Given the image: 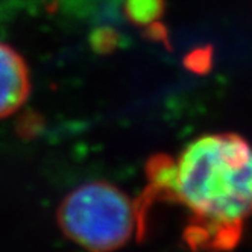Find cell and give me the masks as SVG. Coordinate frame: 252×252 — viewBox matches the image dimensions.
Listing matches in <instances>:
<instances>
[{
  "mask_svg": "<svg viewBox=\"0 0 252 252\" xmlns=\"http://www.w3.org/2000/svg\"><path fill=\"white\" fill-rule=\"evenodd\" d=\"M173 197L193 214V249H232L252 213V146L239 134L199 137L176 161Z\"/></svg>",
  "mask_w": 252,
  "mask_h": 252,
  "instance_id": "1",
  "label": "cell"
},
{
  "mask_svg": "<svg viewBox=\"0 0 252 252\" xmlns=\"http://www.w3.org/2000/svg\"><path fill=\"white\" fill-rule=\"evenodd\" d=\"M57 219L70 240L93 252H110L132 239L138 210L120 189L93 181L65 197Z\"/></svg>",
  "mask_w": 252,
  "mask_h": 252,
  "instance_id": "2",
  "label": "cell"
},
{
  "mask_svg": "<svg viewBox=\"0 0 252 252\" xmlns=\"http://www.w3.org/2000/svg\"><path fill=\"white\" fill-rule=\"evenodd\" d=\"M31 94V75L23 57L0 43V119L17 113Z\"/></svg>",
  "mask_w": 252,
  "mask_h": 252,
  "instance_id": "3",
  "label": "cell"
},
{
  "mask_svg": "<svg viewBox=\"0 0 252 252\" xmlns=\"http://www.w3.org/2000/svg\"><path fill=\"white\" fill-rule=\"evenodd\" d=\"M126 14L135 25H149L164 11V0H126Z\"/></svg>",
  "mask_w": 252,
  "mask_h": 252,
  "instance_id": "4",
  "label": "cell"
}]
</instances>
